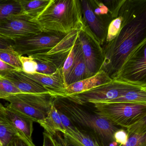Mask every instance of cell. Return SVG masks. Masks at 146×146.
<instances>
[{"label": "cell", "instance_id": "cell-32", "mask_svg": "<svg viewBox=\"0 0 146 146\" xmlns=\"http://www.w3.org/2000/svg\"><path fill=\"white\" fill-rule=\"evenodd\" d=\"M5 146H36L22 135H15Z\"/></svg>", "mask_w": 146, "mask_h": 146}, {"label": "cell", "instance_id": "cell-15", "mask_svg": "<svg viewBox=\"0 0 146 146\" xmlns=\"http://www.w3.org/2000/svg\"><path fill=\"white\" fill-rule=\"evenodd\" d=\"M64 137L76 146H104L94 136L84 130L79 129L73 124L66 128Z\"/></svg>", "mask_w": 146, "mask_h": 146}, {"label": "cell", "instance_id": "cell-19", "mask_svg": "<svg viewBox=\"0 0 146 146\" xmlns=\"http://www.w3.org/2000/svg\"><path fill=\"white\" fill-rule=\"evenodd\" d=\"M38 123L44 128L45 131L51 136L53 135L58 132L63 134L66 130L58 110L53 104L47 117L39 120Z\"/></svg>", "mask_w": 146, "mask_h": 146}, {"label": "cell", "instance_id": "cell-9", "mask_svg": "<svg viewBox=\"0 0 146 146\" xmlns=\"http://www.w3.org/2000/svg\"><path fill=\"white\" fill-rule=\"evenodd\" d=\"M83 23L78 38L82 46L87 70L91 77L101 70L104 61L103 48L97 37L84 21Z\"/></svg>", "mask_w": 146, "mask_h": 146}, {"label": "cell", "instance_id": "cell-8", "mask_svg": "<svg viewBox=\"0 0 146 146\" xmlns=\"http://www.w3.org/2000/svg\"><path fill=\"white\" fill-rule=\"evenodd\" d=\"M66 35L57 32L43 31L35 35L15 41L13 44L12 48L19 56L48 52Z\"/></svg>", "mask_w": 146, "mask_h": 146}, {"label": "cell", "instance_id": "cell-11", "mask_svg": "<svg viewBox=\"0 0 146 146\" xmlns=\"http://www.w3.org/2000/svg\"><path fill=\"white\" fill-rule=\"evenodd\" d=\"M109 75L103 70L94 76L76 82L52 95L53 97L64 98L69 96L79 94L96 87L108 83L112 81Z\"/></svg>", "mask_w": 146, "mask_h": 146}, {"label": "cell", "instance_id": "cell-37", "mask_svg": "<svg viewBox=\"0 0 146 146\" xmlns=\"http://www.w3.org/2000/svg\"><path fill=\"white\" fill-rule=\"evenodd\" d=\"M0 146H3V144H2V142L0 141Z\"/></svg>", "mask_w": 146, "mask_h": 146}, {"label": "cell", "instance_id": "cell-26", "mask_svg": "<svg viewBox=\"0 0 146 146\" xmlns=\"http://www.w3.org/2000/svg\"><path fill=\"white\" fill-rule=\"evenodd\" d=\"M78 40V37L72 46L67 58L65 60L63 67L61 69V73H62V77H63L65 84L66 81L72 69L76 60Z\"/></svg>", "mask_w": 146, "mask_h": 146}, {"label": "cell", "instance_id": "cell-24", "mask_svg": "<svg viewBox=\"0 0 146 146\" xmlns=\"http://www.w3.org/2000/svg\"><path fill=\"white\" fill-rule=\"evenodd\" d=\"M105 103L146 104V88L129 91L116 99L105 102Z\"/></svg>", "mask_w": 146, "mask_h": 146}, {"label": "cell", "instance_id": "cell-27", "mask_svg": "<svg viewBox=\"0 0 146 146\" xmlns=\"http://www.w3.org/2000/svg\"><path fill=\"white\" fill-rule=\"evenodd\" d=\"M0 60L17 70H22L19 56L13 51L0 49Z\"/></svg>", "mask_w": 146, "mask_h": 146}, {"label": "cell", "instance_id": "cell-29", "mask_svg": "<svg viewBox=\"0 0 146 146\" xmlns=\"http://www.w3.org/2000/svg\"><path fill=\"white\" fill-rule=\"evenodd\" d=\"M123 20V17L121 16H119L110 23L108 28L105 43L111 41L117 36L121 30Z\"/></svg>", "mask_w": 146, "mask_h": 146}, {"label": "cell", "instance_id": "cell-21", "mask_svg": "<svg viewBox=\"0 0 146 146\" xmlns=\"http://www.w3.org/2000/svg\"><path fill=\"white\" fill-rule=\"evenodd\" d=\"M46 52L39 53L31 54V56L37 64L36 73L49 75L55 73L60 69L51 58L49 54Z\"/></svg>", "mask_w": 146, "mask_h": 146}, {"label": "cell", "instance_id": "cell-20", "mask_svg": "<svg viewBox=\"0 0 146 146\" xmlns=\"http://www.w3.org/2000/svg\"><path fill=\"white\" fill-rule=\"evenodd\" d=\"M22 8L23 15L35 21L43 12L51 0H19Z\"/></svg>", "mask_w": 146, "mask_h": 146}, {"label": "cell", "instance_id": "cell-18", "mask_svg": "<svg viewBox=\"0 0 146 146\" xmlns=\"http://www.w3.org/2000/svg\"><path fill=\"white\" fill-rule=\"evenodd\" d=\"M128 140L118 146H146V118L126 129Z\"/></svg>", "mask_w": 146, "mask_h": 146}, {"label": "cell", "instance_id": "cell-28", "mask_svg": "<svg viewBox=\"0 0 146 146\" xmlns=\"http://www.w3.org/2000/svg\"><path fill=\"white\" fill-rule=\"evenodd\" d=\"M23 94L6 78L0 76V99L5 100L9 96Z\"/></svg>", "mask_w": 146, "mask_h": 146}, {"label": "cell", "instance_id": "cell-6", "mask_svg": "<svg viewBox=\"0 0 146 146\" xmlns=\"http://www.w3.org/2000/svg\"><path fill=\"white\" fill-rule=\"evenodd\" d=\"M53 100L52 95L45 94H17L5 99L13 108L37 123L47 117Z\"/></svg>", "mask_w": 146, "mask_h": 146}, {"label": "cell", "instance_id": "cell-31", "mask_svg": "<svg viewBox=\"0 0 146 146\" xmlns=\"http://www.w3.org/2000/svg\"><path fill=\"white\" fill-rule=\"evenodd\" d=\"M19 60L22 64V71L23 72L29 74L36 73L37 64L31 56H19Z\"/></svg>", "mask_w": 146, "mask_h": 146}, {"label": "cell", "instance_id": "cell-14", "mask_svg": "<svg viewBox=\"0 0 146 146\" xmlns=\"http://www.w3.org/2000/svg\"><path fill=\"white\" fill-rule=\"evenodd\" d=\"M83 21L103 46L106 42L108 28L95 16L89 1H80Z\"/></svg>", "mask_w": 146, "mask_h": 146}, {"label": "cell", "instance_id": "cell-12", "mask_svg": "<svg viewBox=\"0 0 146 146\" xmlns=\"http://www.w3.org/2000/svg\"><path fill=\"white\" fill-rule=\"evenodd\" d=\"M4 78L10 81L23 94H50L47 89L35 80L29 77L22 70L11 71Z\"/></svg>", "mask_w": 146, "mask_h": 146}, {"label": "cell", "instance_id": "cell-23", "mask_svg": "<svg viewBox=\"0 0 146 146\" xmlns=\"http://www.w3.org/2000/svg\"><path fill=\"white\" fill-rule=\"evenodd\" d=\"M22 15L19 0H0V21Z\"/></svg>", "mask_w": 146, "mask_h": 146}, {"label": "cell", "instance_id": "cell-25", "mask_svg": "<svg viewBox=\"0 0 146 146\" xmlns=\"http://www.w3.org/2000/svg\"><path fill=\"white\" fill-rule=\"evenodd\" d=\"M94 14L108 28V25L113 20L112 13L108 7L100 0H89Z\"/></svg>", "mask_w": 146, "mask_h": 146}, {"label": "cell", "instance_id": "cell-5", "mask_svg": "<svg viewBox=\"0 0 146 146\" xmlns=\"http://www.w3.org/2000/svg\"><path fill=\"white\" fill-rule=\"evenodd\" d=\"M95 112L116 126L128 128L146 118L144 103H93Z\"/></svg>", "mask_w": 146, "mask_h": 146}, {"label": "cell", "instance_id": "cell-10", "mask_svg": "<svg viewBox=\"0 0 146 146\" xmlns=\"http://www.w3.org/2000/svg\"><path fill=\"white\" fill-rule=\"evenodd\" d=\"M43 31L39 23L24 15L0 21V37L15 41Z\"/></svg>", "mask_w": 146, "mask_h": 146}, {"label": "cell", "instance_id": "cell-36", "mask_svg": "<svg viewBox=\"0 0 146 146\" xmlns=\"http://www.w3.org/2000/svg\"><path fill=\"white\" fill-rule=\"evenodd\" d=\"M62 135H63V134H62ZM64 138L66 144V146H75V145L72 144V143H70V142H69L67 141V140H66L64 137Z\"/></svg>", "mask_w": 146, "mask_h": 146}, {"label": "cell", "instance_id": "cell-4", "mask_svg": "<svg viewBox=\"0 0 146 146\" xmlns=\"http://www.w3.org/2000/svg\"><path fill=\"white\" fill-rule=\"evenodd\" d=\"M143 88H146V83L113 78L108 83L64 98L81 106L87 103L106 102L129 91Z\"/></svg>", "mask_w": 146, "mask_h": 146}, {"label": "cell", "instance_id": "cell-22", "mask_svg": "<svg viewBox=\"0 0 146 146\" xmlns=\"http://www.w3.org/2000/svg\"><path fill=\"white\" fill-rule=\"evenodd\" d=\"M17 134L7 119L5 107L0 103V141L3 146L6 145Z\"/></svg>", "mask_w": 146, "mask_h": 146}, {"label": "cell", "instance_id": "cell-17", "mask_svg": "<svg viewBox=\"0 0 146 146\" xmlns=\"http://www.w3.org/2000/svg\"><path fill=\"white\" fill-rule=\"evenodd\" d=\"M90 77L87 70L81 43L78 40L76 60L72 69L66 81V87L76 82Z\"/></svg>", "mask_w": 146, "mask_h": 146}, {"label": "cell", "instance_id": "cell-34", "mask_svg": "<svg viewBox=\"0 0 146 146\" xmlns=\"http://www.w3.org/2000/svg\"><path fill=\"white\" fill-rule=\"evenodd\" d=\"M18 70L16 68L9 65L0 60V76L5 77L10 72Z\"/></svg>", "mask_w": 146, "mask_h": 146}, {"label": "cell", "instance_id": "cell-35", "mask_svg": "<svg viewBox=\"0 0 146 146\" xmlns=\"http://www.w3.org/2000/svg\"><path fill=\"white\" fill-rule=\"evenodd\" d=\"M13 42V41L5 40L0 37V49L13 51L12 48V45Z\"/></svg>", "mask_w": 146, "mask_h": 146}, {"label": "cell", "instance_id": "cell-30", "mask_svg": "<svg viewBox=\"0 0 146 146\" xmlns=\"http://www.w3.org/2000/svg\"><path fill=\"white\" fill-rule=\"evenodd\" d=\"M43 135V146H66L64 138L61 132H57L51 136L44 131Z\"/></svg>", "mask_w": 146, "mask_h": 146}, {"label": "cell", "instance_id": "cell-2", "mask_svg": "<svg viewBox=\"0 0 146 146\" xmlns=\"http://www.w3.org/2000/svg\"><path fill=\"white\" fill-rule=\"evenodd\" d=\"M36 22L43 31L68 35L81 30L83 19L79 0H51L50 4Z\"/></svg>", "mask_w": 146, "mask_h": 146}, {"label": "cell", "instance_id": "cell-13", "mask_svg": "<svg viewBox=\"0 0 146 146\" xmlns=\"http://www.w3.org/2000/svg\"><path fill=\"white\" fill-rule=\"evenodd\" d=\"M5 107L7 119L18 134L23 136L31 142H33L32 135L34 121L13 108L9 104Z\"/></svg>", "mask_w": 146, "mask_h": 146}, {"label": "cell", "instance_id": "cell-7", "mask_svg": "<svg viewBox=\"0 0 146 146\" xmlns=\"http://www.w3.org/2000/svg\"><path fill=\"white\" fill-rule=\"evenodd\" d=\"M146 39L128 54L119 70L111 79L118 78L146 83Z\"/></svg>", "mask_w": 146, "mask_h": 146}, {"label": "cell", "instance_id": "cell-33", "mask_svg": "<svg viewBox=\"0 0 146 146\" xmlns=\"http://www.w3.org/2000/svg\"><path fill=\"white\" fill-rule=\"evenodd\" d=\"M114 142L120 145H124L128 140L127 132L123 129H118L114 132L113 135Z\"/></svg>", "mask_w": 146, "mask_h": 146}, {"label": "cell", "instance_id": "cell-16", "mask_svg": "<svg viewBox=\"0 0 146 146\" xmlns=\"http://www.w3.org/2000/svg\"><path fill=\"white\" fill-rule=\"evenodd\" d=\"M24 73L29 77L35 80L45 87L49 91L51 95L66 88L62 77L61 69H59L55 73L49 75L38 73L32 74Z\"/></svg>", "mask_w": 146, "mask_h": 146}, {"label": "cell", "instance_id": "cell-3", "mask_svg": "<svg viewBox=\"0 0 146 146\" xmlns=\"http://www.w3.org/2000/svg\"><path fill=\"white\" fill-rule=\"evenodd\" d=\"M53 104L72 123L85 129L84 130L94 136L104 146H108L115 142L113 134L119 129L109 120L65 98L54 97Z\"/></svg>", "mask_w": 146, "mask_h": 146}, {"label": "cell", "instance_id": "cell-1", "mask_svg": "<svg viewBox=\"0 0 146 146\" xmlns=\"http://www.w3.org/2000/svg\"><path fill=\"white\" fill-rule=\"evenodd\" d=\"M120 16L123 20L119 34L102 46L104 61L101 70L106 72L111 78L129 53L146 39V11L138 13L125 11Z\"/></svg>", "mask_w": 146, "mask_h": 146}]
</instances>
